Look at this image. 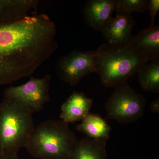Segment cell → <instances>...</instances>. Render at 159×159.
Returning a JSON list of instances; mask_svg holds the SVG:
<instances>
[{
  "mask_svg": "<svg viewBox=\"0 0 159 159\" xmlns=\"http://www.w3.org/2000/svg\"><path fill=\"white\" fill-rule=\"evenodd\" d=\"M55 23L28 16L0 26V85L32 75L58 48Z\"/></svg>",
  "mask_w": 159,
  "mask_h": 159,
  "instance_id": "6da1fadb",
  "label": "cell"
},
{
  "mask_svg": "<svg viewBox=\"0 0 159 159\" xmlns=\"http://www.w3.org/2000/svg\"><path fill=\"white\" fill-rule=\"evenodd\" d=\"M97 72L107 88H115L135 73L148 61L128 44H103L97 50Z\"/></svg>",
  "mask_w": 159,
  "mask_h": 159,
  "instance_id": "7a4b0ae2",
  "label": "cell"
},
{
  "mask_svg": "<svg viewBox=\"0 0 159 159\" xmlns=\"http://www.w3.org/2000/svg\"><path fill=\"white\" fill-rule=\"evenodd\" d=\"M33 113L13 98L0 102V155H18L34 128Z\"/></svg>",
  "mask_w": 159,
  "mask_h": 159,
  "instance_id": "3957f363",
  "label": "cell"
},
{
  "mask_svg": "<svg viewBox=\"0 0 159 159\" xmlns=\"http://www.w3.org/2000/svg\"><path fill=\"white\" fill-rule=\"evenodd\" d=\"M68 123L49 119L34 127L25 148L39 159H67L77 141Z\"/></svg>",
  "mask_w": 159,
  "mask_h": 159,
  "instance_id": "277c9868",
  "label": "cell"
},
{
  "mask_svg": "<svg viewBox=\"0 0 159 159\" xmlns=\"http://www.w3.org/2000/svg\"><path fill=\"white\" fill-rule=\"evenodd\" d=\"M105 105L107 119L128 124L136 122L144 116L146 104L143 95L134 90L124 81L115 87Z\"/></svg>",
  "mask_w": 159,
  "mask_h": 159,
  "instance_id": "5b68a950",
  "label": "cell"
},
{
  "mask_svg": "<svg viewBox=\"0 0 159 159\" xmlns=\"http://www.w3.org/2000/svg\"><path fill=\"white\" fill-rule=\"evenodd\" d=\"M96 51H80L75 49L61 56L55 66L56 76L71 86L79 83L83 77L97 72Z\"/></svg>",
  "mask_w": 159,
  "mask_h": 159,
  "instance_id": "8992f818",
  "label": "cell"
},
{
  "mask_svg": "<svg viewBox=\"0 0 159 159\" xmlns=\"http://www.w3.org/2000/svg\"><path fill=\"white\" fill-rule=\"evenodd\" d=\"M51 76L42 78L31 77L27 82L17 86H11L4 91L5 97L13 98L32 113L39 111L50 101Z\"/></svg>",
  "mask_w": 159,
  "mask_h": 159,
  "instance_id": "52a82bcc",
  "label": "cell"
},
{
  "mask_svg": "<svg viewBox=\"0 0 159 159\" xmlns=\"http://www.w3.org/2000/svg\"><path fill=\"white\" fill-rule=\"evenodd\" d=\"M116 0H89L83 9L84 20L95 31L102 32L112 18Z\"/></svg>",
  "mask_w": 159,
  "mask_h": 159,
  "instance_id": "ba28073f",
  "label": "cell"
},
{
  "mask_svg": "<svg viewBox=\"0 0 159 159\" xmlns=\"http://www.w3.org/2000/svg\"><path fill=\"white\" fill-rule=\"evenodd\" d=\"M135 23L132 14L117 13L102 31V36L108 44H124L132 37Z\"/></svg>",
  "mask_w": 159,
  "mask_h": 159,
  "instance_id": "9c48e42d",
  "label": "cell"
},
{
  "mask_svg": "<svg viewBox=\"0 0 159 159\" xmlns=\"http://www.w3.org/2000/svg\"><path fill=\"white\" fill-rule=\"evenodd\" d=\"M148 61L159 59V26L148 27L126 43Z\"/></svg>",
  "mask_w": 159,
  "mask_h": 159,
  "instance_id": "30bf717a",
  "label": "cell"
},
{
  "mask_svg": "<svg viewBox=\"0 0 159 159\" xmlns=\"http://www.w3.org/2000/svg\"><path fill=\"white\" fill-rule=\"evenodd\" d=\"M93 102L84 93L74 91L61 105L60 118L68 124L81 121L90 112Z\"/></svg>",
  "mask_w": 159,
  "mask_h": 159,
  "instance_id": "8fae6325",
  "label": "cell"
},
{
  "mask_svg": "<svg viewBox=\"0 0 159 159\" xmlns=\"http://www.w3.org/2000/svg\"><path fill=\"white\" fill-rule=\"evenodd\" d=\"M39 2L38 0H0V26L28 16Z\"/></svg>",
  "mask_w": 159,
  "mask_h": 159,
  "instance_id": "7c38bea8",
  "label": "cell"
},
{
  "mask_svg": "<svg viewBox=\"0 0 159 159\" xmlns=\"http://www.w3.org/2000/svg\"><path fill=\"white\" fill-rule=\"evenodd\" d=\"M107 142L87 137L78 140L67 159H107Z\"/></svg>",
  "mask_w": 159,
  "mask_h": 159,
  "instance_id": "4fadbf2b",
  "label": "cell"
},
{
  "mask_svg": "<svg viewBox=\"0 0 159 159\" xmlns=\"http://www.w3.org/2000/svg\"><path fill=\"white\" fill-rule=\"evenodd\" d=\"M77 130L92 139L108 141L112 130L105 119L98 114L89 112L77 125Z\"/></svg>",
  "mask_w": 159,
  "mask_h": 159,
  "instance_id": "5bb4252c",
  "label": "cell"
},
{
  "mask_svg": "<svg viewBox=\"0 0 159 159\" xmlns=\"http://www.w3.org/2000/svg\"><path fill=\"white\" fill-rule=\"evenodd\" d=\"M138 73L139 84L143 90L159 93V59L146 63Z\"/></svg>",
  "mask_w": 159,
  "mask_h": 159,
  "instance_id": "9a60e30c",
  "label": "cell"
},
{
  "mask_svg": "<svg viewBox=\"0 0 159 159\" xmlns=\"http://www.w3.org/2000/svg\"><path fill=\"white\" fill-rule=\"evenodd\" d=\"M148 0H116V13L131 14L132 12H144L147 9Z\"/></svg>",
  "mask_w": 159,
  "mask_h": 159,
  "instance_id": "2e32d148",
  "label": "cell"
},
{
  "mask_svg": "<svg viewBox=\"0 0 159 159\" xmlns=\"http://www.w3.org/2000/svg\"><path fill=\"white\" fill-rule=\"evenodd\" d=\"M147 10H149L151 16V24L149 27L155 25V20L159 11V0H149Z\"/></svg>",
  "mask_w": 159,
  "mask_h": 159,
  "instance_id": "e0dca14e",
  "label": "cell"
},
{
  "mask_svg": "<svg viewBox=\"0 0 159 159\" xmlns=\"http://www.w3.org/2000/svg\"><path fill=\"white\" fill-rule=\"evenodd\" d=\"M150 109L152 112L155 113H159V98L156 99L151 103Z\"/></svg>",
  "mask_w": 159,
  "mask_h": 159,
  "instance_id": "ac0fdd59",
  "label": "cell"
},
{
  "mask_svg": "<svg viewBox=\"0 0 159 159\" xmlns=\"http://www.w3.org/2000/svg\"><path fill=\"white\" fill-rule=\"evenodd\" d=\"M0 159H20L18 155L15 156H6L1 155Z\"/></svg>",
  "mask_w": 159,
  "mask_h": 159,
  "instance_id": "d6986e66",
  "label": "cell"
}]
</instances>
